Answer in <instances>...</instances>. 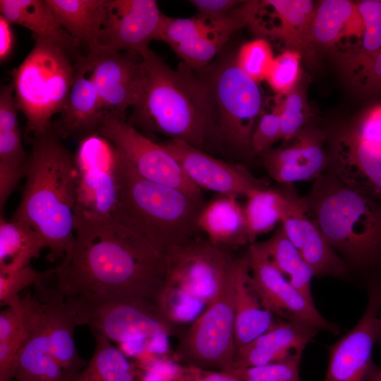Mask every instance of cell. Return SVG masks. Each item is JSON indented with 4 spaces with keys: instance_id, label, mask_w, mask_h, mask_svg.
Returning <instances> with one entry per match:
<instances>
[{
    "instance_id": "cell-40",
    "label": "cell",
    "mask_w": 381,
    "mask_h": 381,
    "mask_svg": "<svg viewBox=\"0 0 381 381\" xmlns=\"http://www.w3.org/2000/svg\"><path fill=\"white\" fill-rule=\"evenodd\" d=\"M50 274L51 270L40 272L30 265L6 273H0L1 305L22 313L19 293Z\"/></svg>"
},
{
    "instance_id": "cell-15",
    "label": "cell",
    "mask_w": 381,
    "mask_h": 381,
    "mask_svg": "<svg viewBox=\"0 0 381 381\" xmlns=\"http://www.w3.org/2000/svg\"><path fill=\"white\" fill-rule=\"evenodd\" d=\"M368 301L357 325L329 347V359L323 381H368L376 365L373 349L380 342L381 277L368 281Z\"/></svg>"
},
{
    "instance_id": "cell-43",
    "label": "cell",
    "mask_w": 381,
    "mask_h": 381,
    "mask_svg": "<svg viewBox=\"0 0 381 381\" xmlns=\"http://www.w3.org/2000/svg\"><path fill=\"white\" fill-rule=\"evenodd\" d=\"M282 139L279 113L274 105L270 112H262L250 140V151L262 155Z\"/></svg>"
},
{
    "instance_id": "cell-2",
    "label": "cell",
    "mask_w": 381,
    "mask_h": 381,
    "mask_svg": "<svg viewBox=\"0 0 381 381\" xmlns=\"http://www.w3.org/2000/svg\"><path fill=\"white\" fill-rule=\"evenodd\" d=\"M140 54L142 87L127 121L143 134L159 133L202 149L213 134L210 95L202 75L182 62L171 68L150 48Z\"/></svg>"
},
{
    "instance_id": "cell-49",
    "label": "cell",
    "mask_w": 381,
    "mask_h": 381,
    "mask_svg": "<svg viewBox=\"0 0 381 381\" xmlns=\"http://www.w3.org/2000/svg\"><path fill=\"white\" fill-rule=\"evenodd\" d=\"M244 1L237 0H191L197 10V16L208 18L224 17L240 6Z\"/></svg>"
},
{
    "instance_id": "cell-8",
    "label": "cell",
    "mask_w": 381,
    "mask_h": 381,
    "mask_svg": "<svg viewBox=\"0 0 381 381\" xmlns=\"http://www.w3.org/2000/svg\"><path fill=\"white\" fill-rule=\"evenodd\" d=\"M202 71L210 95L213 134L236 150L250 151L252 134L262 113L258 83L231 56Z\"/></svg>"
},
{
    "instance_id": "cell-20",
    "label": "cell",
    "mask_w": 381,
    "mask_h": 381,
    "mask_svg": "<svg viewBox=\"0 0 381 381\" xmlns=\"http://www.w3.org/2000/svg\"><path fill=\"white\" fill-rule=\"evenodd\" d=\"M27 332L16 357V381H68L69 376L54 356L47 334L42 303L35 294L21 298Z\"/></svg>"
},
{
    "instance_id": "cell-51",
    "label": "cell",
    "mask_w": 381,
    "mask_h": 381,
    "mask_svg": "<svg viewBox=\"0 0 381 381\" xmlns=\"http://www.w3.org/2000/svg\"><path fill=\"white\" fill-rule=\"evenodd\" d=\"M23 328L22 313L7 307L0 312V341L8 339L18 333Z\"/></svg>"
},
{
    "instance_id": "cell-3",
    "label": "cell",
    "mask_w": 381,
    "mask_h": 381,
    "mask_svg": "<svg viewBox=\"0 0 381 381\" xmlns=\"http://www.w3.org/2000/svg\"><path fill=\"white\" fill-rule=\"evenodd\" d=\"M25 179L11 218L40 235L49 249V262L59 261L75 239V167L74 154L52 124L32 135Z\"/></svg>"
},
{
    "instance_id": "cell-32",
    "label": "cell",
    "mask_w": 381,
    "mask_h": 381,
    "mask_svg": "<svg viewBox=\"0 0 381 381\" xmlns=\"http://www.w3.org/2000/svg\"><path fill=\"white\" fill-rule=\"evenodd\" d=\"M258 243L290 283L309 302L314 303L311 294L313 270L286 236L281 224L268 239Z\"/></svg>"
},
{
    "instance_id": "cell-52",
    "label": "cell",
    "mask_w": 381,
    "mask_h": 381,
    "mask_svg": "<svg viewBox=\"0 0 381 381\" xmlns=\"http://www.w3.org/2000/svg\"><path fill=\"white\" fill-rule=\"evenodd\" d=\"M11 24L0 15V61L3 64L12 56L15 47V35Z\"/></svg>"
},
{
    "instance_id": "cell-41",
    "label": "cell",
    "mask_w": 381,
    "mask_h": 381,
    "mask_svg": "<svg viewBox=\"0 0 381 381\" xmlns=\"http://www.w3.org/2000/svg\"><path fill=\"white\" fill-rule=\"evenodd\" d=\"M301 54L286 49L274 57L265 80L277 95H284L299 82Z\"/></svg>"
},
{
    "instance_id": "cell-29",
    "label": "cell",
    "mask_w": 381,
    "mask_h": 381,
    "mask_svg": "<svg viewBox=\"0 0 381 381\" xmlns=\"http://www.w3.org/2000/svg\"><path fill=\"white\" fill-rule=\"evenodd\" d=\"M198 224L214 243L224 246L250 243L243 207L236 198L219 195L205 203Z\"/></svg>"
},
{
    "instance_id": "cell-24",
    "label": "cell",
    "mask_w": 381,
    "mask_h": 381,
    "mask_svg": "<svg viewBox=\"0 0 381 381\" xmlns=\"http://www.w3.org/2000/svg\"><path fill=\"white\" fill-rule=\"evenodd\" d=\"M87 73V68L78 63L67 101L58 118L52 121L54 131L62 140L74 138L79 141L99 133L105 119L95 85L90 77L86 76Z\"/></svg>"
},
{
    "instance_id": "cell-31",
    "label": "cell",
    "mask_w": 381,
    "mask_h": 381,
    "mask_svg": "<svg viewBox=\"0 0 381 381\" xmlns=\"http://www.w3.org/2000/svg\"><path fill=\"white\" fill-rule=\"evenodd\" d=\"M46 248L40 235L28 224L12 219H0V273L30 265Z\"/></svg>"
},
{
    "instance_id": "cell-50",
    "label": "cell",
    "mask_w": 381,
    "mask_h": 381,
    "mask_svg": "<svg viewBox=\"0 0 381 381\" xmlns=\"http://www.w3.org/2000/svg\"><path fill=\"white\" fill-rule=\"evenodd\" d=\"M179 381H239L227 372L181 364Z\"/></svg>"
},
{
    "instance_id": "cell-42",
    "label": "cell",
    "mask_w": 381,
    "mask_h": 381,
    "mask_svg": "<svg viewBox=\"0 0 381 381\" xmlns=\"http://www.w3.org/2000/svg\"><path fill=\"white\" fill-rule=\"evenodd\" d=\"M300 361H287L250 368H236L227 373L239 381H301L299 375Z\"/></svg>"
},
{
    "instance_id": "cell-27",
    "label": "cell",
    "mask_w": 381,
    "mask_h": 381,
    "mask_svg": "<svg viewBox=\"0 0 381 381\" xmlns=\"http://www.w3.org/2000/svg\"><path fill=\"white\" fill-rule=\"evenodd\" d=\"M234 339L236 351L270 329L273 314L263 306L256 291L246 256L238 260L236 273Z\"/></svg>"
},
{
    "instance_id": "cell-45",
    "label": "cell",
    "mask_w": 381,
    "mask_h": 381,
    "mask_svg": "<svg viewBox=\"0 0 381 381\" xmlns=\"http://www.w3.org/2000/svg\"><path fill=\"white\" fill-rule=\"evenodd\" d=\"M351 128L360 138L381 146V103L368 109Z\"/></svg>"
},
{
    "instance_id": "cell-22",
    "label": "cell",
    "mask_w": 381,
    "mask_h": 381,
    "mask_svg": "<svg viewBox=\"0 0 381 381\" xmlns=\"http://www.w3.org/2000/svg\"><path fill=\"white\" fill-rule=\"evenodd\" d=\"M318 331L299 322L283 320L277 322L267 332L236 351L232 369L301 360L306 346Z\"/></svg>"
},
{
    "instance_id": "cell-46",
    "label": "cell",
    "mask_w": 381,
    "mask_h": 381,
    "mask_svg": "<svg viewBox=\"0 0 381 381\" xmlns=\"http://www.w3.org/2000/svg\"><path fill=\"white\" fill-rule=\"evenodd\" d=\"M353 85L365 95L381 92V49L353 79Z\"/></svg>"
},
{
    "instance_id": "cell-4",
    "label": "cell",
    "mask_w": 381,
    "mask_h": 381,
    "mask_svg": "<svg viewBox=\"0 0 381 381\" xmlns=\"http://www.w3.org/2000/svg\"><path fill=\"white\" fill-rule=\"evenodd\" d=\"M303 199L308 214L348 267L370 279L381 277V201L327 171Z\"/></svg>"
},
{
    "instance_id": "cell-5",
    "label": "cell",
    "mask_w": 381,
    "mask_h": 381,
    "mask_svg": "<svg viewBox=\"0 0 381 381\" xmlns=\"http://www.w3.org/2000/svg\"><path fill=\"white\" fill-rule=\"evenodd\" d=\"M119 156L121 225L167 255L173 247L201 237L198 219L203 200L143 178Z\"/></svg>"
},
{
    "instance_id": "cell-25",
    "label": "cell",
    "mask_w": 381,
    "mask_h": 381,
    "mask_svg": "<svg viewBox=\"0 0 381 381\" xmlns=\"http://www.w3.org/2000/svg\"><path fill=\"white\" fill-rule=\"evenodd\" d=\"M261 4L270 8L276 25L260 28L258 32L282 42L289 50L301 55L314 47L312 25L316 8L310 0H266Z\"/></svg>"
},
{
    "instance_id": "cell-1",
    "label": "cell",
    "mask_w": 381,
    "mask_h": 381,
    "mask_svg": "<svg viewBox=\"0 0 381 381\" xmlns=\"http://www.w3.org/2000/svg\"><path fill=\"white\" fill-rule=\"evenodd\" d=\"M167 255L123 226L75 229V239L52 269L64 298L135 297L157 303Z\"/></svg>"
},
{
    "instance_id": "cell-36",
    "label": "cell",
    "mask_w": 381,
    "mask_h": 381,
    "mask_svg": "<svg viewBox=\"0 0 381 381\" xmlns=\"http://www.w3.org/2000/svg\"><path fill=\"white\" fill-rule=\"evenodd\" d=\"M365 30L357 46L343 59L353 79L381 49V0L356 2Z\"/></svg>"
},
{
    "instance_id": "cell-33",
    "label": "cell",
    "mask_w": 381,
    "mask_h": 381,
    "mask_svg": "<svg viewBox=\"0 0 381 381\" xmlns=\"http://www.w3.org/2000/svg\"><path fill=\"white\" fill-rule=\"evenodd\" d=\"M95 348L91 358L68 381H138V368L111 341L93 334Z\"/></svg>"
},
{
    "instance_id": "cell-11",
    "label": "cell",
    "mask_w": 381,
    "mask_h": 381,
    "mask_svg": "<svg viewBox=\"0 0 381 381\" xmlns=\"http://www.w3.org/2000/svg\"><path fill=\"white\" fill-rule=\"evenodd\" d=\"M167 261L165 286L207 306L235 272L238 259L225 246L199 237L173 247Z\"/></svg>"
},
{
    "instance_id": "cell-28",
    "label": "cell",
    "mask_w": 381,
    "mask_h": 381,
    "mask_svg": "<svg viewBox=\"0 0 381 381\" xmlns=\"http://www.w3.org/2000/svg\"><path fill=\"white\" fill-rule=\"evenodd\" d=\"M365 26L356 2L323 0L316 5L312 25L313 46L330 48L344 39L361 40Z\"/></svg>"
},
{
    "instance_id": "cell-47",
    "label": "cell",
    "mask_w": 381,
    "mask_h": 381,
    "mask_svg": "<svg viewBox=\"0 0 381 381\" xmlns=\"http://www.w3.org/2000/svg\"><path fill=\"white\" fill-rule=\"evenodd\" d=\"M138 368V381H179V366L167 359L157 360Z\"/></svg>"
},
{
    "instance_id": "cell-7",
    "label": "cell",
    "mask_w": 381,
    "mask_h": 381,
    "mask_svg": "<svg viewBox=\"0 0 381 381\" xmlns=\"http://www.w3.org/2000/svg\"><path fill=\"white\" fill-rule=\"evenodd\" d=\"M119 153L99 133L78 141L75 167V229L120 224Z\"/></svg>"
},
{
    "instance_id": "cell-19",
    "label": "cell",
    "mask_w": 381,
    "mask_h": 381,
    "mask_svg": "<svg viewBox=\"0 0 381 381\" xmlns=\"http://www.w3.org/2000/svg\"><path fill=\"white\" fill-rule=\"evenodd\" d=\"M325 133L306 126L289 143L262 154V162L271 178L281 184L316 180L327 169L324 149Z\"/></svg>"
},
{
    "instance_id": "cell-54",
    "label": "cell",
    "mask_w": 381,
    "mask_h": 381,
    "mask_svg": "<svg viewBox=\"0 0 381 381\" xmlns=\"http://www.w3.org/2000/svg\"><path fill=\"white\" fill-rule=\"evenodd\" d=\"M379 325H380V342H381V298H380V314H379Z\"/></svg>"
},
{
    "instance_id": "cell-48",
    "label": "cell",
    "mask_w": 381,
    "mask_h": 381,
    "mask_svg": "<svg viewBox=\"0 0 381 381\" xmlns=\"http://www.w3.org/2000/svg\"><path fill=\"white\" fill-rule=\"evenodd\" d=\"M18 107L11 84L3 85L0 89V131L19 128Z\"/></svg>"
},
{
    "instance_id": "cell-30",
    "label": "cell",
    "mask_w": 381,
    "mask_h": 381,
    "mask_svg": "<svg viewBox=\"0 0 381 381\" xmlns=\"http://www.w3.org/2000/svg\"><path fill=\"white\" fill-rule=\"evenodd\" d=\"M0 13L11 24L32 31V37L54 42L72 52L83 54L79 43L61 27L45 0H0Z\"/></svg>"
},
{
    "instance_id": "cell-34",
    "label": "cell",
    "mask_w": 381,
    "mask_h": 381,
    "mask_svg": "<svg viewBox=\"0 0 381 381\" xmlns=\"http://www.w3.org/2000/svg\"><path fill=\"white\" fill-rule=\"evenodd\" d=\"M295 247L312 267L314 275L336 278L346 275L348 266L325 238L306 207L301 217Z\"/></svg>"
},
{
    "instance_id": "cell-9",
    "label": "cell",
    "mask_w": 381,
    "mask_h": 381,
    "mask_svg": "<svg viewBox=\"0 0 381 381\" xmlns=\"http://www.w3.org/2000/svg\"><path fill=\"white\" fill-rule=\"evenodd\" d=\"M77 325L87 326L92 334L109 341H150L172 332L173 325L157 302L135 297L77 296L65 298Z\"/></svg>"
},
{
    "instance_id": "cell-53",
    "label": "cell",
    "mask_w": 381,
    "mask_h": 381,
    "mask_svg": "<svg viewBox=\"0 0 381 381\" xmlns=\"http://www.w3.org/2000/svg\"><path fill=\"white\" fill-rule=\"evenodd\" d=\"M368 381H381V368L376 366L369 375Z\"/></svg>"
},
{
    "instance_id": "cell-12",
    "label": "cell",
    "mask_w": 381,
    "mask_h": 381,
    "mask_svg": "<svg viewBox=\"0 0 381 381\" xmlns=\"http://www.w3.org/2000/svg\"><path fill=\"white\" fill-rule=\"evenodd\" d=\"M99 133L113 143L143 178L183 190L203 200L202 190L186 176L176 158L161 143L141 133L127 119L106 117Z\"/></svg>"
},
{
    "instance_id": "cell-38",
    "label": "cell",
    "mask_w": 381,
    "mask_h": 381,
    "mask_svg": "<svg viewBox=\"0 0 381 381\" xmlns=\"http://www.w3.org/2000/svg\"><path fill=\"white\" fill-rule=\"evenodd\" d=\"M29 155L23 146L20 127L0 131V177L20 182L28 174Z\"/></svg>"
},
{
    "instance_id": "cell-21",
    "label": "cell",
    "mask_w": 381,
    "mask_h": 381,
    "mask_svg": "<svg viewBox=\"0 0 381 381\" xmlns=\"http://www.w3.org/2000/svg\"><path fill=\"white\" fill-rule=\"evenodd\" d=\"M260 8V1H244L219 18H203L192 36L171 49L189 68L200 72L205 69L238 30L251 25Z\"/></svg>"
},
{
    "instance_id": "cell-23",
    "label": "cell",
    "mask_w": 381,
    "mask_h": 381,
    "mask_svg": "<svg viewBox=\"0 0 381 381\" xmlns=\"http://www.w3.org/2000/svg\"><path fill=\"white\" fill-rule=\"evenodd\" d=\"M43 279L34 284V294L43 305L52 353L70 378L87 361L79 355L75 345L73 334L78 325L72 310L56 286L47 287Z\"/></svg>"
},
{
    "instance_id": "cell-35",
    "label": "cell",
    "mask_w": 381,
    "mask_h": 381,
    "mask_svg": "<svg viewBox=\"0 0 381 381\" xmlns=\"http://www.w3.org/2000/svg\"><path fill=\"white\" fill-rule=\"evenodd\" d=\"M243 211L250 243L258 236L267 233L281 223L286 207V198L279 189L256 188L246 197Z\"/></svg>"
},
{
    "instance_id": "cell-6",
    "label": "cell",
    "mask_w": 381,
    "mask_h": 381,
    "mask_svg": "<svg viewBox=\"0 0 381 381\" xmlns=\"http://www.w3.org/2000/svg\"><path fill=\"white\" fill-rule=\"evenodd\" d=\"M34 46L13 69L11 84L17 107L32 135L45 131L52 116L63 109L76 77L78 64L85 55L54 42L33 37Z\"/></svg>"
},
{
    "instance_id": "cell-13",
    "label": "cell",
    "mask_w": 381,
    "mask_h": 381,
    "mask_svg": "<svg viewBox=\"0 0 381 381\" xmlns=\"http://www.w3.org/2000/svg\"><path fill=\"white\" fill-rule=\"evenodd\" d=\"M85 64L105 118L127 119L126 111L136 104L142 87L141 54L101 47L95 54L86 56Z\"/></svg>"
},
{
    "instance_id": "cell-39",
    "label": "cell",
    "mask_w": 381,
    "mask_h": 381,
    "mask_svg": "<svg viewBox=\"0 0 381 381\" xmlns=\"http://www.w3.org/2000/svg\"><path fill=\"white\" fill-rule=\"evenodd\" d=\"M274 59L272 46L264 37L243 44L235 56L238 67L257 83L266 79Z\"/></svg>"
},
{
    "instance_id": "cell-18",
    "label": "cell",
    "mask_w": 381,
    "mask_h": 381,
    "mask_svg": "<svg viewBox=\"0 0 381 381\" xmlns=\"http://www.w3.org/2000/svg\"><path fill=\"white\" fill-rule=\"evenodd\" d=\"M327 171L345 185L381 201V146L360 138L351 127L338 131Z\"/></svg>"
},
{
    "instance_id": "cell-44",
    "label": "cell",
    "mask_w": 381,
    "mask_h": 381,
    "mask_svg": "<svg viewBox=\"0 0 381 381\" xmlns=\"http://www.w3.org/2000/svg\"><path fill=\"white\" fill-rule=\"evenodd\" d=\"M27 332L23 319V328L14 336L0 341V381H12L17 355Z\"/></svg>"
},
{
    "instance_id": "cell-26",
    "label": "cell",
    "mask_w": 381,
    "mask_h": 381,
    "mask_svg": "<svg viewBox=\"0 0 381 381\" xmlns=\"http://www.w3.org/2000/svg\"><path fill=\"white\" fill-rule=\"evenodd\" d=\"M61 27L84 49L86 56L100 49L99 37L108 0H45Z\"/></svg>"
},
{
    "instance_id": "cell-17",
    "label": "cell",
    "mask_w": 381,
    "mask_h": 381,
    "mask_svg": "<svg viewBox=\"0 0 381 381\" xmlns=\"http://www.w3.org/2000/svg\"><path fill=\"white\" fill-rule=\"evenodd\" d=\"M180 164L186 176L198 188L238 198L256 188L267 187L243 166L214 158L189 144L167 140L161 143Z\"/></svg>"
},
{
    "instance_id": "cell-37",
    "label": "cell",
    "mask_w": 381,
    "mask_h": 381,
    "mask_svg": "<svg viewBox=\"0 0 381 381\" xmlns=\"http://www.w3.org/2000/svg\"><path fill=\"white\" fill-rule=\"evenodd\" d=\"M274 105L279 113L281 140L283 144H286L307 126L310 117L304 85L298 83L287 94L277 95Z\"/></svg>"
},
{
    "instance_id": "cell-10",
    "label": "cell",
    "mask_w": 381,
    "mask_h": 381,
    "mask_svg": "<svg viewBox=\"0 0 381 381\" xmlns=\"http://www.w3.org/2000/svg\"><path fill=\"white\" fill-rule=\"evenodd\" d=\"M236 273V269L181 339L175 354L181 364L224 372L233 368Z\"/></svg>"
},
{
    "instance_id": "cell-14",
    "label": "cell",
    "mask_w": 381,
    "mask_h": 381,
    "mask_svg": "<svg viewBox=\"0 0 381 381\" xmlns=\"http://www.w3.org/2000/svg\"><path fill=\"white\" fill-rule=\"evenodd\" d=\"M246 258L253 285L264 307L283 320L305 324L333 334L337 325L328 322L273 265L257 242L250 243Z\"/></svg>"
},
{
    "instance_id": "cell-16",
    "label": "cell",
    "mask_w": 381,
    "mask_h": 381,
    "mask_svg": "<svg viewBox=\"0 0 381 381\" xmlns=\"http://www.w3.org/2000/svg\"><path fill=\"white\" fill-rule=\"evenodd\" d=\"M167 16L155 0H108L99 44L111 51L141 54L157 40Z\"/></svg>"
}]
</instances>
